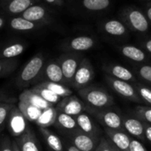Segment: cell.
I'll use <instances>...</instances> for the list:
<instances>
[{
    "label": "cell",
    "instance_id": "obj_1",
    "mask_svg": "<svg viewBox=\"0 0 151 151\" xmlns=\"http://www.w3.org/2000/svg\"><path fill=\"white\" fill-rule=\"evenodd\" d=\"M78 95L86 104L87 108L89 109L101 110L110 108L114 104L112 96L104 88L98 86L88 85L78 90Z\"/></svg>",
    "mask_w": 151,
    "mask_h": 151
},
{
    "label": "cell",
    "instance_id": "obj_2",
    "mask_svg": "<svg viewBox=\"0 0 151 151\" xmlns=\"http://www.w3.org/2000/svg\"><path fill=\"white\" fill-rule=\"evenodd\" d=\"M45 58L41 52L32 57L16 77V87L19 89H25L31 85L34 86L45 65Z\"/></svg>",
    "mask_w": 151,
    "mask_h": 151
},
{
    "label": "cell",
    "instance_id": "obj_3",
    "mask_svg": "<svg viewBox=\"0 0 151 151\" xmlns=\"http://www.w3.org/2000/svg\"><path fill=\"white\" fill-rule=\"evenodd\" d=\"M87 112L91 114L104 129L125 131L123 127V116L118 111L111 109V107L101 110L87 108Z\"/></svg>",
    "mask_w": 151,
    "mask_h": 151
},
{
    "label": "cell",
    "instance_id": "obj_4",
    "mask_svg": "<svg viewBox=\"0 0 151 151\" xmlns=\"http://www.w3.org/2000/svg\"><path fill=\"white\" fill-rule=\"evenodd\" d=\"M82 58H83L81 57V55L76 52H68L61 55L58 58L63 72V75L66 86L68 87L72 86L75 73Z\"/></svg>",
    "mask_w": 151,
    "mask_h": 151
},
{
    "label": "cell",
    "instance_id": "obj_5",
    "mask_svg": "<svg viewBox=\"0 0 151 151\" xmlns=\"http://www.w3.org/2000/svg\"><path fill=\"white\" fill-rule=\"evenodd\" d=\"M105 80H106V82L111 87V88L115 93L119 94L120 96L133 103L142 104V101L141 100L134 85L131 84V82L120 81V80L112 78L109 75L105 77Z\"/></svg>",
    "mask_w": 151,
    "mask_h": 151
},
{
    "label": "cell",
    "instance_id": "obj_6",
    "mask_svg": "<svg viewBox=\"0 0 151 151\" xmlns=\"http://www.w3.org/2000/svg\"><path fill=\"white\" fill-rule=\"evenodd\" d=\"M42 82H56L65 85L63 72L58 59H51L45 62V65L39 77L35 81V85Z\"/></svg>",
    "mask_w": 151,
    "mask_h": 151
},
{
    "label": "cell",
    "instance_id": "obj_7",
    "mask_svg": "<svg viewBox=\"0 0 151 151\" xmlns=\"http://www.w3.org/2000/svg\"><path fill=\"white\" fill-rule=\"evenodd\" d=\"M95 77V70L89 59L83 58L75 73L72 88L77 91L88 86Z\"/></svg>",
    "mask_w": 151,
    "mask_h": 151
},
{
    "label": "cell",
    "instance_id": "obj_8",
    "mask_svg": "<svg viewBox=\"0 0 151 151\" xmlns=\"http://www.w3.org/2000/svg\"><path fill=\"white\" fill-rule=\"evenodd\" d=\"M6 126L8 131L14 138L21 136L30 129L28 127V120L24 117L18 106L15 105L10 111Z\"/></svg>",
    "mask_w": 151,
    "mask_h": 151
},
{
    "label": "cell",
    "instance_id": "obj_9",
    "mask_svg": "<svg viewBox=\"0 0 151 151\" xmlns=\"http://www.w3.org/2000/svg\"><path fill=\"white\" fill-rule=\"evenodd\" d=\"M65 137L75 148L81 151H96L101 140V137L92 136L81 131L65 135Z\"/></svg>",
    "mask_w": 151,
    "mask_h": 151
},
{
    "label": "cell",
    "instance_id": "obj_10",
    "mask_svg": "<svg viewBox=\"0 0 151 151\" xmlns=\"http://www.w3.org/2000/svg\"><path fill=\"white\" fill-rule=\"evenodd\" d=\"M56 109L58 112L73 117H76L79 114L87 111V106L83 101L73 95L62 98L56 105Z\"/></svg>",
    "mask_w": 151,
    "mask_h": 151
},
{
    "label": "cell",
    "instance_id": "obj_11",
    "mask_svg": "<svg viewBox=\"0 0 151 151\" xmlns=\"http://www.w3.org/2000/svg\"><path fill=\"white\" fill-rule=\"evenodd\" d=\"M74 118L76 119L78 128L81 132L92 136L102 137V130L96 123L97 121L91 114L85 111Z\"/></svg>",
    "mask_w": 151,
    "mask_h": 151
},
{
    "label": "cell",
    "instance_id": "obj_12",
    "mask_svg": "<svg viewBox=\"0 0 151 151\" xmlns=\"http://www.w3.org/2000/svg\"><path fill=\"white\" fill-rule=\"evenodd\" d=\"M20 16L27 20L41 24L42 26L49 25L51 22V17L47 10L43 6L36 4L27 8Z\"/></svg>",
    "mask_w": 151,
    "mask_h": 151
},
{
    "label": "cell",
    "instance_id": "obj_13",
    "mask_svg": "<svg viewBox=\"0 0 151 151\" xmlns=\"http://www.w3.org/2000/svg\"><path fill=\"white\" fill-rule=\"evenodd\" d=\"M123 127L125 132L132 138L137 139L139 141H146L144 135V123L136 117L123 116Z\"/></svg>",
    "mask_w": 151,
    "mask_h": 151
},
{
    "label": "cell",
    "instance_id": "obj_14",
    "mask_svg": "<svg viewBox=\"0 0 151 151\" xmlns=\"http://www.w3.org/2000/svg\"><path fill=\"white\" fill-rule=\"evenodd\" d=\"M104 133L110 142L119 150L129 151L132 137H130L127 132L122 130L104 129Z\"/></svg>",
    "mask_w": 151,
    "mask_h": 151
},
{
    "label": "cell",
    "instance_id": "obj_15",
    "mask_svg": "<svg viewBox=\"0 0 151 151\" xmlns=\"http://www.w3.org/2000/svg\"><path fill=\"white\" fill-rule=\"evenodd\" d=\"M39 0H0V7L9 14L21 15Z\"/></svg>",
    "mask_w": 151,
    "mask_h": 151
},
{
    "label": "cell",
    "instance_id": "obj_16",
    "mask_svg": "<svg viewBox=\"0 0 151 151\" xmlns=\"http://www.w3.org/2000/svg\"><path fill=\"white\" fill-rule=\"evenodd\" d=\"M95 45V40L90 36H77L65 42L63 49L69 52H80L88 50Z\"/></svg>",
    "mask_w": 151,
    "mask_h": 151
},
{
    "label": "cell",
    "instance_id": "obj_17",
    "mask_svg": "<svg viewBox=\"0 0 151 151\" xmlns=\"http://www.w3.org/2000/svg\"><path fill=\"white\" fill-rule=\"evenodd\" d=\"M127 18L128 23L134 30L140 33H145L148 31L150 27L149 19L141 11L137 9H130L127 13Z\"/></svg>",
    "mask_w": 151,
    "mask_h": 151
},
{
    "label": "cell",
    "instance_id": "obj_18",
    "mask_svg": "<svg viewBox=\"0 0 151 151\" xmlns=\"http://www.w3.org/2000/svg\"><path fill=\"white\" fill-rule=\"evenodd\" d=\"M54 126L65 136L69 134L74 133L76 131H80L76 123V119L74 117L58 112L57 115V119Z\"/></svg>",
    "mask_w": 151,
    "mask_h": 151
},
{
    "label": "cell",
    "instance_id": "obj_19",
    "mask_svg": "<svg viewBox=\"0 0 151 151\" xmlns=\"http://www.w3.org/2000/svg\"><path fill=\"white\" fill-rule=\"evenodd\" d=\"M20 151H42L41 145L34 132L29 129L19 137L14 138Z\"/></svg>",
    "mask_w": 151,
    "mask_h": 151
},
{
    "label": "cell",
    "instance_id": "obj_20",
    "mask_svg": "<svg viewBox=\"0 0 151 151\" xmlns=\"http://www.w3.org/2000/svg\"><path fill=\"white\" fill-rule=\"evenodd\" d=\"M39 132L50 150L65 151L64 142H62L61 138L58 134L50 131L49 127H39Z\"/></svg>",
    "mask_w": 151,
    "mask_h": 151
},
{
    "label": "cell",
    "instance_id": "obj_21",
    "mask_svg": "<svg viewBox=\"0 0 151 151\" xmlns=\"http://www.w3.org/2000/svg\"><path fill=\"white\" fill-rule=\"evenodd\" d=\"M105 72L108 73L109 76L128 82H134L136 83L135 77L134 73L127 69V67L120 65H110L104 67Z\"/></svg>",
    "mask_w": 151,
    "mask_h": 151
},
{
    "label": "cell",
    "instance_id": "obj_22",
    "mask_svg": "<svg viewBox=\"0 0 151 151\" xmlns=\"http://www.w3.org/2000/svg\"><path fill=\"white\" fill-rule=\"evenodd\" d=\"M27 45L21 42H12L0 46V59L16 58L26 50Z\"/></svg>",
    "mask_w": 151,
    "mask_h": 151
},
{
    "label": "cell",
    "instance_id": "obj_23",
    "mask_svg": "<svg viewBox=\"0 0 151 151\" xmlns=\"http://www.w3.org/2000/svg\"><path fill=\"white\" fill-rule=\"evenodd\" d=\"M19 100H22L25 101L41 110H46L49 109L52 106H54L53 104H50L49 102H47L46 100H44L42 97H41L39 95H37L35 92H34L31 88L29 89H25L20 95H19Z\"/></svg>",
    "mask_w": 151,
    "mask_h": 151
},
{
    "label": "cell",
    "instance_id": "obj_24",
    "mask_svg": "<svg viewBox=\"0 0 151 151\" xmlns=\"http://www.w3.org/2000/svg\"><path fill=\"white\" fill-rule=\"evenodd\" d=\"M9 24H10V27L12 29L16 30V31H20V32L34 31V30L39 29V28L43 27L41 24L35 23V22H32L30 20H27L21 16L12 18L10 19Z\"/></svg>",
    "mask_w": 151,
    "mask_h": 151
},
{
    "label": "cell",
    "instance_id": "obj_25",
    "mask_svg": "<svg viewBox=\"0 0 151 151\" xmlns=\"http://www.w3.org/2000/svg\"><path fill=\"white\" fill-rule=\"evenodd\" d=\"M18 108L24 115V117L28 120V122L32 123H35L42 112V110L22 100H19Z\"/></svg>",
    "mask_w": 151,
    "mask_h": 151
},
{
    "label": "cell",
    "instance_id": "obj_26",
    "mask_svg": "<svg viewBox=\"0 0 151 151\" xmlns=\"http://www.w3.org/2000/svg\"><path fill=\"white\" fill-rule=\"evenodd\" d=\"M121 54L134 62H143L147 59L146 53L140 48L133 45H125L120 48Z\"/></svg>",
    "mask_w": 151,
    "mask_h": 151
},
{
    "label": "cell",
    "instance_id": "obj_27",
    "mask_svg": "<svg viewBox=\"0 0 151 151\" xmlns=\"http://www.w3.org/2000/svg\"><path fill=\"white\" fill-rule=\"evenodd\" d=\"M57 115H58V111L54 106L43 110L41 116L35 122V124L39 127H49L55 124Z\"/></svg>",
    "mask_w": 151,
    "mask_h": 151
},
{
    "label": "cell",
    "instance_id": "obj_28",
    "mask_svg": "<svg viewBox=\"0 0 151 151\" xmlns=\"http://www.w3.org/2000/svg\"><path fill=\"white\" fill-rule=\"evenodd\" d=\"M104 31L114 36H122L127 33V27L125 24L117 19H111L104 24Z\"/></svg>",
    "mask_w": 151,
    "mask_h": 151
},
{
    "label": "cell",
    "instance_id": "obj_29",
    "mask_svg": "<svg viewBox=\"0 0 151 151\" xmlns=\"http://www.w3.org/2000/svg\"><path fill=\"white\" fill-rule=\"evenodd\" d=\"M31 89L34 92H35L37 95H39L41 97H42L44 100H46L47 102H49L50 104H51L53 105H55V104L57 105L62 99L59 96H58L51 90L41 86L40 84H36V85L33 86V88Z\"/></svg>",
    "mask_w": 151,
    "mask_h": 151
},
{
    "label": "cell",
    "instance_id": "obj_30",
    "mask_svg": "<svg viewBox=\"0 0 151 151\" xmlns=\"http://www.w3.org/2000/svg\"><path fill=\"white\" fill-rule=\"evenodd\" d=\"M41 86L51 90L61 98L70 96L73 95V90L66 85L62 83H56V82H42L39 83Z\"/></svg>",
    "mask_w": 151,
    "mask_h": 151
},
{
    "label": "cell",
    "instance_id": "obj_31",
    "mask_svg": "<svg viewBox=\"0 0 151 151\" xmlns=\"http://www.w3.org/2000/svg\"><path fill=\"white\" fill-rule=\"evenodd\" d=\"M19 65L17 58L12 59H0V78L10 75L15 71Z\"/></svg>",
    "mask_w": 151,
    "mask_h": 151
},
{
    "label": "cell",
    "instance_id": "obj_32",
    "mask_svg": "<svg viewBox=\"0 0 151 151\" xmlns=\"http://www.w3.org/2000/svg\"><path fill=\"white\" fill-rule=\"evenodd\" d=\"M111 4V0H82V5L88 11L97 12L108 8Z\"/></svg>",
    "mask_w": 151,
    "mask_h": 151
},
{
    "label": "cell",
    "instance_id": "obj_33",
    "mask_svg": "<svg viewBox=\"0 0 151 151\" xmlns=\"http://www.w3.org/2000/svg\"><path fill=\"white\" fill-rule=\"evenodd\" d=\"M134 113L136 118L141 119L144 124L151 125V106L139 105L134 109Z\"/></svg>",
    "mask_w": 151,
    "mask_h": 151
},
{
    "label": "cell",
    "instance_id": "obj_34",
    "mask_svg": "<svg viewBox=\"0 0 151 151\" xmlns=\"http://www.w3.org/2000/svg\"><path fill=\"white\" fill-rule=\"evenodd\" d=\"M14 105V102H4L0 104V133L6 126L10 111Z\"/></svg>",
    "mask_w": 151,
    "mask_h": 151
},
{
    "label": "cell",
    "instance_id": "obj_35",
    "mask_svg": "<svg viewBox=\"0 0 151 151\" xmlns=\"http://www.w3.org/2000/svg\"><path fill=\"white\" fill-rule=\"evenodd\" d=\"M134 87L137 90V93L142 101V103L151 106V88L143 83H134Z\"/></svg>",
    "mask_w": 151,
    "mask_h": 151
},
{
    "label": "cell",
    "instance_id": "obj_36",
    "mask_svg": "<svg viewBox=\"0 0 151 151\" xmlns=\"http://www.w3.org/2000/svg\"><path fill=\"white\" fill-rule=\"evenodd\" d=\"M138 76L151 85V65H142L135 69Z\"/></svg>",
    "mask_w": 151,
    "mask_h": 151
},
{
    "label": "cell",
    "instance_id": "obj_37",
    "mask_svg": "<svg viewBox=\"0 0 151 151\" xmlns=\"http://www.w3.org/2000/svg\"><path fill=\"white\" fill-rule=\"evenodd\" d=\"M0 151H12V139L4 134L0 135Z\"/></svg>",
    "mask_w": 151,
    "mask_h": 151
},
{
    "label": "cell",
    "instance_id": "obj_38",
    "mask_svg": "<svg viewBox=\"0 0 151 151\" xmlns=\"http://www.w3.org/2000/svg\"><path fill=\"white\" fill-rule=\"evenodd\" d=\"M96 151H113L112 150V146L110 141L107 139L106 136H102L99 145L96 148Z\"/></svg>",
    "mask_w": 151,
    "mask_h": 151
},
{
    "label": "cell",
    "instance_id": "obj_39",
    "mask_svg": "<svg viewBox=\"0 0 151 151\" xmlns=\"http://www.w3.org/2000/svg\"><path fill=\"white\" fill-rule=\"evenodd\" d=\"M129 151H148V150L139 140L132 138L130 147H129Z\"/></svg>",
    "mask_w": 151,
    "mask_h": 151
},
{
    "label": "cell",
    "instance_id": "obj_40",
    "mask_svg": "<svg viewBox=\"0 0 151 151\" xmlns=\"http://www.w3.org/2000/svg\"><path fill=\"white\" fill-rule=\"evenodd\" d=\"M144 135L145 139L151 143V125L144 124Z\"/></svg>",
    "mask_w": 151,
    "mask_h": 151
},
{
    "label": "cell",
    "instance_id": "obj_41",
    "mask_svg": "<svg viewBox=\"0 0 151 151\" xmlns=\"http://www.w3.org/2000/svg\"><path fill=\"white\" fill-rule=\"evenodd\" d=\"M64 146H65V151H81L79 150L77 148H75L68 140L65 141V142H64Z\"/></svg>",
    "mask_w": 151,
    "mask_h": 151
},
{
    "label": "cell",
    "instance_id": "obj_42",
    "mask_svg": "<svg viewBox=\"0 0 151 151\" xmlns=\"http://www.w3.org/2000/svg\"><path fill=\"white\" fill-rule=\"evenodd\" d=\"M44 1H46L48 4H53L55 6H61L64 4V1L63 0H44Z\"/></svg>",
    "mask_w": 151,
    "mask_h": 151
},
{
    "label": "cell",
    "instance_id": "obj_43",
    "mask_svg": "<svg viewBox=\"0 0 151 151\" xmlns=\"http://www.w3.org/2000/svg\"><path fill=\"white\" fill-rule=\"evenodd\" d=\"M12 151H20L18 144H17V142L14 141V139L12 140Z\"/></svg>",
    "mask_w": 151,
    "mask_h": 151
},
{
    "label": "cell",
    "instance_id": "obj_44",
    "mask_svg": "<svg viewBox=\"0 0 151 151\" xmlns=\"http://www.w3.org/2000/svg\"><path fill=\"white\" fill-rule=\"evenodd\" d=\"M145 49L151 53V39H149L146 42H145Z\"/></svg>",
    "mask_w": 151,
    "mask_h": 151
},
{
    "label": "cell",
    "instance_id": "obj_45",
    "mask_svg": "<svg viewBox=\"0 0 151 151\" xmlns=\"http://www.w3.org/2000/svg\"><path fill=\"white\" fill-rule=\"evenodd\" d=\"M147 19L151 21V6L150 7H149L148 8V10H147Z\"/></svg>",
    "mask_w": 151,
    "mask_h": 151
},
{
    "label": "cell",
    "instance_id": "obj_46",
    "mask_svg": "<svg viewBox=\"0 0 151 151\" xmlns=\"http://www.w3.org/2000/svg\"><path fill=\"white\" fill-rule=\"evenodd\" d=\"M4 23H5L4 19V18H2V17H0V29L4 26Z\"/></svg>",
    "mask_w": 151,
    "mask_h": 151
},
{
    "label": "cell",
    "instance_id": "obj_47",
    "mask_svg": "<svg viewBox=\"0 0 151 151\" xmlns=\"http://www.w3.org/2000/svg\"><path fill=\"white\" fill-rule=\"evenodd\" d=\"M111 146H112V150H113V151H120V150H118L117 148H115V147H114V146H113L112 144H111Z\"/></svg>",
    "mask_w": 151,
    "mask_h": 151
},
{
    "label": "cell",
    "instance_id": "obj_48",
    "mask_svg": "<svg viewBox=\"0 0 151 151\" xmlns=\"http://www.w3.org/2000/svg\"><path fill=\"white\" fill-rule=\"evenodd\" d=\"M49 151H51V150H49Z\"/></svg>",
    "mask_w": 151,
    "mask_h": 151
}]
</instances>
